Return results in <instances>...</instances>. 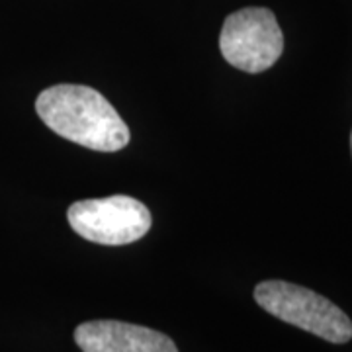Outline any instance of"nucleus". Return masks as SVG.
Here are the masks:
<instances>
[{"mask_svg": "<svg viewBox=\"0 0 352 352\" xmlns=\"http://www.w3.org/2000/svg\"><path fill=\"white\" fill-rule=\"evenodd\" d=\"M36 112L51 131L92 151H120L131 138L112 104L85 85L45 88L36 100Z\"/></svg>", "mask_w": 352, "mask_h": 352, "instance_id": "nucleus-1", "label": "nucleus"}, {"mask_svg": "<svg viewBox=\"0 0 352 352\" xmlns=\"http://www.w3.org/2000/svg\"><path fill=\"white\" fill-rule=\"evenodd\" d=\"M67 219L76 235L98 245H129L147 235L151 229V214L131 196H110L98 200L75 201Z\"/></svg>", "mask_w": 352, "mask_h": 352, "instance_id": "nucleus-4", "label": "nucleus"}, {"mask_svg": "<svg viewBox=\"0 0 352 352\" xmlns=\"http://www.w3.org/2000/svg\"><path fill=\"white\" fill-rule=\"evenodd\" d=\"M351 151H352V133H351Z\"/></svg>", "mask_w": 352, "mask_h": 352, "instance_id": "nucleus-6", "label": "nucleus"}, {"mask_svg": "<svg viewBox=\"0 0 352 352\" xmlns=\"http://www.w3.org/2000/svg\"><path fill=\"white\" fill-rule=\"evenodd\" d=\"M254 302L280 321L333 344H344L352 339L349 315L314 289L284 280H266L254 288Z\"/></svg>", "mask_w": 352, "mask_h": 352, "instance_id": "nucleus-2", "label": "nucleus"}, {"mask_svg": "<svg viewBox=\"0 0 352 352\" xmlns=\"http://www.w3.org/2000/svg\"><path fill=\"white\" fill-rule=\"evenodd\" d=\"M219 50L227 63L245 73H263L284 51V34L268 8H243L229 14L221 28Z\"/></svg>", "mask_w": 352, "mask_h": 352, "instance_id": "nucleus-3", "label": "nucleus"}, {"mask_svg": "<svg viewBox=\"0 0 352 352\" xmlns=\"http://www.w3.org/2000/svg\"><path fill=\"white\" fill-rule=\"evenodd\" d=\"M75 342L82 352H178L175 340L164 333L113 319L78 325Z\"/></svg>", "mask_w": 352, "mask_h": 352, "instance_id": "nucleus-5", "label": "nucleus"}]
</instances>
